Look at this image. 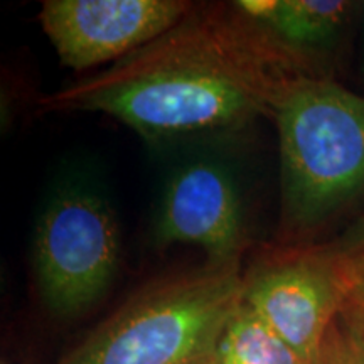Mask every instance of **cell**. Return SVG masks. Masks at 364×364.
<instances>
[{
    "mask_svg": "<svg viewBox=\"0 0 364 364\" xmlns=\"http://www.w3.org/2000/svg\"><path fill=\"white\" fill-rule=\"evenodd\" d=\"M34 268L46 307L80 316L110 289L120 262V231L108 198L95 182L59 184L39 213Z\"/></svg>",
    "mask_w": 364,
    "mask_h": 364,
    "instance_id": "4",
    "label": "cell"
},
{
    "mask_svg": "<svg viewBox=\"0 0 364 364\" xmlns=\"http://www.w3.org/2000/svg\"><path fill=\"white\" fill-rule=\"evenodd\" d=\"M211 364H314L294 351L243 302L218 341Z\"/></svg>",
    "mask_w": 364,
    "mask_h": 364,
    "instance_id": "9",
    "label": "cell"
},
{
    "mask_svg": "<svg viewBox=\"0 0 364 364\" xmlns=\"http://www.w3.org/2000/svg\"><path fill=\"white\" fill-rule=\"evenodd\" d=\"M326 248L339 257L364 252V215L359 216L351 226L346 228L334 241L327 243Z\"/></svg>",
    "mask_w": 364,
    "mask_h": 364,
    "instance_id": "11",
    "label": "cell"
},
{
    "mask_svg": "<svg viewBox=\"0 0 364 364\" xmlns=\"http://www.w3.org/2000/svg\"><path fill=\"white\" fill-rule=\"evenodd\" d=\"M363 14H364V2H363Z\"/></svg>",
    "mask_w": 364,
    "mask_h": 364,
    "instance_id": "14",
    "label": "cell"
},
{
    "mask_svg": "<svg viewBox=\"0 0 364 364\" xmlns=\"http://www.w3.org/2000/svg\"><path fill=\"white\" fill-rule=\"evenodd\" d=\"M317 364H349L348 346H346V336L341 317L336 321V324L332 326L329 334H327Z\"/></svg>",
    "mask_w": 364,
    "mask_h": 364,
    "instance_id": "12",
    "label": "cell"
},
{
    "mask_svg": "<svg viewBox=\"0 0 364 364\" xmlns=\"http://www.w3.org/2000/svg\"><path fill=\"white\" fill-rule=\"evenodd\" d=\"M341 265L346 289L343 317L364 332V252L341 257Z\"/></svg>",
    "mask_w": 364,
    "mask_h": 364,
    "instance_id": "10",
    "label": "cell"
},
{
    "mask_svg": "<svg viewBox=\"0 0 364 364\" xmlns=\"http://www.w3.org/2000/svg\"><path fill=\"white\" fill-rule=\"evenodd\" d=\"M241 265L193 270L150 282L56 364H211L241 304Z\"/></svg>",
    "mask_w": 364,
    "mask_h": 364,
    "instance_id": "3",
    "label": "cell"
},
{
    "mask_svg": "<svg viewBox=\"0 0 364 364\" xmlns=\"http://www.w3.org/2000/svg\"><path fill=\"white\" fill-rule=\"evenodd\" d=\"M314 58L230 4H194L174 27L120 61L38 102L43 112L105 113L147 142L238 130L275 115Z\"/></svg>",
    "mask_w": 364,
    "mask_h": 364,
    "instance_id": "1",
    "label": "cell"
},
{
    "mask_svg": "<svg viewBox=\"0 0 364 364\" xmlns=\"http://www.w3.org/2000/svg\"><path fill=\"white\" fill-rule=\"evenodd\" d=\"M280 240L316 233L364 191V97L324 75L290 86L277 108Z\"/></svg>",
    "mask_w": 364,
    "mask_h": 364,
    "instance_id": "2",
    "label": "cell"
},
{
    "mask_svg": "<svg viewBox=\"0 0 364 364\" xmlns=\"http://www.w3.org/2000/svg\"><path fill=\"white\" fill-rule=\"evenodd\" d=\"M152 240L161 250L196 245L206 253L208 265H241L248 235L233 167L213 154L177 164L164 182Z\"/></svg>",
    "mask_w": 364,
    "mask_h": 364,
    "instance_id": "6",
    "label": "cell"
},
{
    "mask_svg": "<svg viewBox=\"0 0 364 364\" xmlns=\"http://www.w3.org/2000/svg\"><path fill=\"white\" fill-rule=\"evenodd\" d=\"M194 7L186 0H46L39 24L61 65H113L152 43Z\"/></svg>",
    "mask_w": 364,
    "mask_h": 364,
    "instance_id": "7",
    "label": "cell"
},
{
    "mask_svg": "<svg viewBox=\"0 0 364 364\" xmlns=\"http://www.w3.org/2000/svg\"><path fill=\"white\" fill-rule=\"evenodd\" d=\"M235 4L289 48L312 58L338 39L353 7L344 0H238Z\"/></svg>",
    "mask_w": 364,
    "mask_h": 364,
    "instance_id": "8",
    "label": "cell"
},
{
    "mask_svg": "<svg viewBox=\"0 0 364 364\" xmlns=\"http://www.w3.org/2000/svg\"><path fill=\"white\" fill-rule=\"evenodd\" d=\"M241 302L294 351L317 364L346 302L341 257L326 245L268 250L243 273Z\"/></svg>",
    "mask_w": 364,
    "mask_h": 364,
    "instance_id": "5",
    "label": "cell"
},
{
    "mask_svg": "<svg viewBox=\"0 0 364 364\" xmlns=\"http://www.w3.org/2000/svg\"><path fill=\"white\" fill-rule=\"evenodd\" d=\"M341 322L346 336V346H348L349 364H364V332L349 322L341 314Z\"/></svg>",
    "mask_w": 364,
    "mask_h": 364,
    "instance_id": "13",
    "label": "cell"
}]
</instances>
